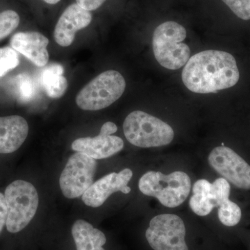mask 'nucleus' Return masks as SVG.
<instances>
[{
  "mask_svg": "<svg viewBox=\"0 0 250 250\" xmlns=\"http://www.w3.org/2000/svg\"><path fill=\"white\" fill-rule=\"evenodd\" d=\"M184 84L195 93H215L238 83L239 70L231 54L220 50H205L192 56L184 65Z\"/></svg>",
  "mask_w": 250,
  "mask_h": 250,
  "instance_id": "1",
  "label": "nucleus"
},
{
  "mask_svg": "<svg viewBox=\"0 0 250 250\" xmlns=\"http://www.w3.org/2000/svg\"><path fill=\"white\" fill-rule=\"evenodd\" d=\"M72 235L77 250H105L104 233L85 220H78L73 224Z\"/></svg>",
  "mask_w": 250,
  "mask_h": 250,
  "instance_id": "15",
  "label": "nucleus"
},
{
  "mask_svg": "<svg viewBox=\"0 0 250 250\" xmlns=\"http://www.w3.org/2000/svg\"><path fill=\"white\" fill-rule=\"evenodd\" d=\"M132 177V170L129 168H125L118 173L108 174L92 184L82 195V200L85 205L96 208L103 205L114 192L129 194L131 188L128 187V184Z\"/></svg>",
  "mask_w": 250,
  "mask_h": 250,
  "instance_id": "10",
  "label": "nucleus"
},
{
  "mask_svg": "<svg viewBox=\"0 0 250 250\" xmlns=\"http://www.w3.org/2000/svg\"><path fill=\"white\" fill-rule=\"evenodd\" d=\"M186 38L185 28L173 21L162 23L156 28L153 34V52L161 66L175 70L187 64L190 50L182 42Z\"/></svg>",
  "mask_w": 250,
  "mask_h": 250,
  "instance_id": "3",
  "label": "nucleus"
},
{
  "mask_svg": "<svg viewBox=\"0 0 250 250\" xmlns=\"http://www.w3.org/2000/svg\"><path fill=\"white\" fill-rule=\"evenodd\" d=\"M211 186L207 179L197 180L192 187V195L189 206L195 214L204 217L209 215L215 208L211 199Z\"/></svg>",
  "mask_w": 250,
  "mask_h": 250,
  "instance_id": "17",
  "label": "nucleus"
},
{
  "mask_svg": "<svg viewBox=\"0 0 250 250\" xmlns=\"http://www.w3.org/2000/svg\"><path fill=\"white\" fill-rule=\"evenodd\" d=\"M19 63V57L14 48L10 47L0 48V78L9 70L16 68Z\"/></svg>",
  "mask_w": 250,
  "mask_h": 250,
  "instance_id": "21",
  "label": "nucleus"
},
{
  "mask_svg": "<svg viewBox=\"0 0 250 250\" xmlns=\"http://www.w3.org/2000/svg\"><path fill=\"white\" fill-rule=\"evenodd\" d=\"M118 131V126L112 122H107L102 126L100 131L108 135H112Z\"/></svg>",
  "mask_w": 250,
  "mask_h": 250,
  "instance_id": "26",
  "label": "nucleus"
},
{
  "mask_svg": "<svg viewBox=\"0 0 250 250\" xmlns=\"http://www.w3.org/2000/svg\"><path fill=\"white\" fill-rule=\"evenodd\" d=\"M15 93L18 100L22 103H27L35 95V85L34 81L27 74L18 75L14 81Z\"/></svg>",
  "mask_w": 250,
  "mask_h": 250,
  "instance_id": "19",
  "label": "nucleus"
},
{
  "mask_svg": "<svg viewBox=\"0 0 250 250\" xmlns=\"http://www.w3.org/2000/svg\"><path fill=\"white\" fill-rule=\"evenodd\" d=\"M230 190L231 187L228 180L224 178L216 179L211 186V199L213 205L218 207L223 202L229 200Z\"/></svg>",
  "mask_w": 250,
  "mask_h": 250,
  "instance_id": "22",
  "label": "nucleus"
},
{
  "mask_svg": "<svg viewBox=\"0 0 250 250\" xmlns=\"http://www.w3.org/2000/svg\"><path fill=\"white\" fill-rule=\"evenodd\" d=\"M97 161L83 153L72 154L59 178V185L64 196L75 199L82 196L93 184Z\"/></svg>",
  "mask_w": 250,
  "mask_h": 250,
  "instance_id": "8",
  "label": "nucleus"
},
{
  "mask_svg": "<svg viewBox=\"0 0 250 250\" xmlns=\"http://www.w3.org/2000/svg\"><path fill=\"white\" fill-rule=\"evenodd\" d=\"M125 138L136 147L150 148L167 146L173 141L170 125L142 111H135L125 118Z\"/></svg>",
  "mask_w": 250,
  "mask_h": 250,
  "instance_id": "4",
  "label": "nucleus"
},
{
  "mask_svg": "<svg viewBox=\"0 0 250 250\" xmlns=\"http://www.w3.org/2000/svg\"><path fill=\"white\" fill-rule=\"evenodd\" d=\"M92 14L77 4L67 6L59 18L54 29V40L62 47L71 45L77 31L88 27L92 21Z\"/></svg>",
  "mask_w": 250,
  "mask_h": 250,
  "instance_id": "11",
  "label": "nucleus"
},
{
  "mask_svg": "<svg viewBox=\"0 0 250 250\" xmlns=\"http://www.w3.org/2000/svg\"><path fill=\"white\" fill-rule=\"evenodd\" d=\"M139 190L147 196L155 197L167 208H175L185 202L191 189V180L186 172L175 171L164 174L149 171L139 182Z\"/></svg>",
  "mask_w": 250,
  "mask_h": 250,
  "instance_id": "2",
  "label": "nucleus"
},
{
  "mask_svg": "<svg viewBox=\"0 0 250 250\" xmlns=\"http://www.w3.org/2000/svg\"><path fill=\"white\" fill-rule=\"evenodd\" d=\"M208 164L224 179L243 190L250 189V166L233 149L215 147L208 157Z\"/></svg>",
  "mask_w": 250,
  "mask_h": 250,
  "instance_id": "9",
  "label": "nucleus"
},
{
  "mask_svg": "<svg viewBox=\"0 0 250 250\" xmlns=\"http://www.w3.org/2000/svg\"><path fill=\"white\" fill-rule=\"evenodd\" d=\"M8 217V208L4 195L0 192V233L6 224Z\"/></svg>",
  "mask_w": 250,
  "mask_h": 250,
  "instance_id": "25",
  "label": "nucleus"
},
{
  "mask_svg": "<svg viewBox=\"0 0 250 250\" xmlns=\"http://www.w3.org/2000/svg\"><path fill=\"white\" fill-rule=\"evenodd\" d=\"M126 88L123 75L116 70H107L90 81L76 97L78 107L84 111H98L116 102Z\"/></svg>",
  "mask_w": 250,
  "mask_h": 250,
  "instance_id": "6",
  "label": "nucleus"
},
{
  "mask_svg": "<svg viewBox=\"0 0 250 250\" xmlns=\"http://www.w3.org/2000/svg\"><path fill=\"white\" fill-rule=\"evenodd\" d=\"M11 46L29 59L36 66L43 67L49 61L47 46L49 40L46 36L36 31L18 32L10 41Z\"/></svg>",
  "mask_w": 250,
  "mask_h": 250,
  "instance_id": "12",
  "label": "nucleus"
},
{
  "mask_svg": "<svg viewBox=\"0 0 250 250\" xmlns=\"http://www.w3.org/2000/svg\"><path fill=\"white\" fill-rule=\"evenodd\" d=\"M186 234L183 220L178 215L166 213L150 220L146 238L154 250H189Z\"/></svg>",
  "mask_w": 250,
  "mask_h": 250,
  "instance_id": "7",
  "label": "nucleus"
},
{
  "mask_svg": "<svg viewBox=\"0 0 250 250\" xmlns=\"http://www.w3.org/2000/svg\"><path fill=\"white\" fill-rule=\"evenodd\" d=\"M62 65L54 62L46 66L41 73V82L47 96L52 99L62 98L67 88V81L63 76Z\"/></svg>",
  "mask_w": 250,
  "mask_h": 250,
  "instance_id": "16",
  "label": "nucleus"
},
{
  "mask_svg": "<svg viewBox=\"0 0 250 250\" xmlns=\"http://www.w3.org/2000/svg\"><path fill=\"white\" fill-rule=\"evenodd\" d=\"M46 3L49 4H56L59 2L61 0H43Z\"/></svg>",
  "mask_w": 250,
  "mask_h": 250,
  "instance_id": "27",
  "label": "nucleus"
},
{
  "mask_svg": "<svg viewBox=\"0 0 250 250\" xmlns=\"http://www.w3.org/2000/svg\"><path fill=\"white\" fill-rule=\"evenodd\" d=\"M4 197L8 208L6 229L10 233L20 232L35 216L39 207V194L33 184L16 180L6 187Z\"/></svg>",
  "mask_w": 250,
  "mask_h": 250,
  "instance_id": "5",
  "label": "nucleus"
},
{
  "mask_svg": "<svg viewBox=\"0 0 250 250\" xmlns=\"http://www.w3.org/2000/svg\"><path fill=\"white\" fill-rule=\"evenodd\" d=\"M233 14L244 21L250 20V0H222Z\"/></svg>",
  "mask_w": 250,
  "mask_h": 250,
  "instance_id": "23",
  "label": "nucleus"
},
{
  "mask_svg": "<svg viewBox=\"0 0 250 250\" xmlns=\"http://www.w3.org/2000/svg\"><path fill=\"white\" fill-rule=\"evenodd\" d=\"M123 147L124 141L121 138L102 131L95 137L81 138L72 143V149L75 152L83 153L95 160L113 156Z\"/></svg>",
  "mask_w": 250,
  "mask_h": 250,
  "instance_id": "13",
  "label": "nucleus"
},
{
  "mask_svg": "<svg viewBox=\"0 0 250 250\" xmlns=\"http://www.w3.org/2000/svg\"><path fill=\"white\" fill-rule=\"evenodd\" d=\"M20 21L19 15L12 10H6L0 13V41L17 29Z\"/></svg>",
  "mask_w": 250,
  "mask_h": 250,
  "instance_id": "20",
  "label": "nucleus"
},
{
  "mask_svg": "<svg viewBox=\"0 0 250 250\" xmlns=\"http://www.w3.org/2000/svg\"><path fill=\"white\" fill-rule=\"evenodd\" d=\"M106 0H76L77 4L86 11L98 9Z\"/></svg>",
  "mask_w": 250,
  "mask_h": 250,
  "instance_id": "24",
  "label": "nucleus"
},
{
  "mask_svg": "<svg viewBox=\"0 0 250 250\" xmlns=\"http://www.w3.org/2000/svg\"><path fill=\"white\" fill-rule=\"evenodd\" d=\"M29 132L27 121L20 116L0 117V154L16 152Z\"/></svg>",
  "mask_w": 250,
  "mask_h": 250,
  "instance_id": "14",
  "label": "nucleus"
},
{
  "mask_svg": "<svg viewBox=\"0 0 250 250\" xmlns=\"http://www.w3.org/2000/svg\"><path fill=\"white\" fill-rule=\"evenodd\" d=\"M218 216L220 223L225 226H236L241 220V209L235 202L228 200L219 206Z\"/></svg>",
  "mask_w": 250,
  "mask_h": 250,
  "instance_id": "18",
  "label": "nucleus"
}]
</instances>
